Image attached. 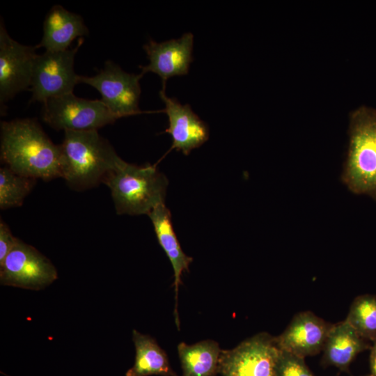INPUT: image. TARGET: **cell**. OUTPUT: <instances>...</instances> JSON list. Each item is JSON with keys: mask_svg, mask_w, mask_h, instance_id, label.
Returning <instances> with one entry per match:
<instances>
[{"mask_svg": "<svg viewBox=\"0 0 376 376\" xmlns=\"http://www.w3.org/2000/svg\"><path fill=\"white\" fill-rule=\"evenodd\" d=\"M1 161L13 172L49 181L61 178L62 152L33 118L1 122Z\"/></svg>", "mask_w": 376, "mask_h": 376, "instance_id": "1", "label": "cell"}, {"mask_svg": "<svg viewBox=\"0 0 376 376\" xmlns=\"http://www.w3.org/2000/svg\"><path fill=\"white\" fill-rule=\"evenodd\" d=\"M142 73H128L111 61L92 77L79 76V82L95 88L100 100L118 118L143 113L139 107L141 95L139 81Z\"/></svg>", "mask_w": 376, "mask_h": 376, "instance_id": "7", "label": "cell"}, {"mask_svg": "<svg viewBox=\"0 0 376 376\" xmlns=\"http://www.w3.org/2000/svg\"><path fill=\"white\" fill-rule=\"evenodd\" d=\"M18 238L13 236L9 226L1 219L0 220V264L15 246Z\"/></svg>", "mask_w": 376, "mask_h": 376, "instance_id": "22", "label": "cell"}, {"mask_svg": "<svg viewBox=\"0 0 376 376\" xmlns=\"http://www.w3.org/2000/svg\"><path fill=\"white\" fill-rule=\"evenodd\" d=\"M88 33V29L81 16L55 5L46 15L43 36L36 47H44L45 51L52 52L65 50L77 38Z\"/></svg>", "mask_w": 376, "mask_h": 376, "instance_id": "16", "label": "cell"}, {"mask_svg": "<svg viewBox=\"0 0 376 376\" xmlns=\"http://www.w3.org/2000/svg\"><path fill=\"white\" fill-rule=\"evenodd\" d=\"M132 340L136 350L135 360L125 376H178L171 368L167 354L154 338L134 329Z\"/></svg>", "mask_w": 376, "mask_h": 376, "instance_id": "17", "label": "cell"}, {"mask_svg": "<svg viewBox=\"0 0 376 376\" xmlns=\"http://www.w3.org/2000/svg\"><path fill=\"white\" fill-rule=\"evenodd\" d=\"M345 320L368 341H376V296L364 295L355 298Z\"/></svg>", "mask_w": 376, "mask_h": 376, "instance_id": "20", "label": "cell"}, {"mask_svg": "<svg viewBox=\"0 0 376 376\" xmlns=\"http://www.w3.org/2000/svg\"><path fill=\"white\" fill-rule=\"evenodd\" d=\"M370 350L369 364L370 375L372 376H376V341L373 343Z\"/></svg>", "mask_w": 376, "mask_h": 376, "instance_id": "23", "label": "cell"}, {"mask_svg": "<svg viewBox=\"0 0 376 376\" xmlns=\"http://www.w3.org/2000/svg\"><path fill=\"white\" fill-rule=\"evenodd\" d=\"M36 179L13 172L7 166L0 169V209L6 210L21 206L31 193Z\"/></svg>", "mask_w": 376, "mask_h": 376, "instance_id": "19", "label": "cell"}, {"mask_svg": "<svg viewBox=\"0 0 376 376\" xmlns=\"http://www.w3.org/2000/svg\"><path fill=\"white\" fill-rule=\"evenodd\" d=\"M148 216L151 220L159 244L169 259L174 272L175 306V318L178 329L180 321L178 314V295L179 285L182 283V276L185 272H189L193 258L186 255L182 251L177 235L174 231L171 213L165 204L155 207Z\"/></svg>", "mask_w": 376, "mask_h": 376, "instance_id": "14", "label": "cell"}, {"mask_svg": "<svg viewBox=\"0 0 376 376\" xmlns=\"http://www.w3.org/2000/svg\"><path fill=\"white\" fill-rule=\"evenodd\" d=\"M370 347L369 342L345 320L332 324L322 350V363L349 372L356 357Z\"/></svg>", "mask_w": 376, "mask_h": 376, "instance_id": "15", "label": "cell"}, {"mask_svg": "<svg viewBox=\"0 0 376 376\" xmlns=\"http://www.w3.org/2000/svg\"><path fill=\"white\" fill-rule=\"evenodd\" d=\"M60 146L61 178L77 191L104 184L124 161L97 130L64 131Z\"/></svg>", "mask_w": 376, "mask_h": 376, "instance_id": "2", "label": "cell"}, {"mask_svg": "<svg viewBox=\"0 0 376 376\" xmlns=\"http://www.w3.org/2000/svg\"><path fill=\"white\" fill-rule=\"evenodd\" d=\"M182 376H216L219 373L221 350L212 340L192 345L184 342L178 345Z\"/></svg>", "mask_w": 376, "mask_h": 376, "instance_id": "18", "label": "cell"}, {"mask_svg": "<svg viewBox=\"0 0 376 376\" xmlns=\"http://www.w3.org/2000/svg\"><path fill=\"white\" fill-rule=\"evenodd\" d=\"M41 118L56 130H97L118 118L100 100H87L69 93L42 102Z\"/></svg>", "mask_w": 376, "mask_h": 376, "instance_id": "5", "label": "cell"}, {"mask_svg": "<svg viewBox=\"0 0 376 376\" xmlns=\"http://www.w3.org/2000/svg\"><path fill=\"white\" fill-rule=\"evenodd\" d=\"M365 376H372V375L370 374V375H365Z\"/></svg>", "mask_w": 376, "mask_h": 376, "instance_id": "24", "label": "cell"}, {"mask_svg": "<svg viewBox=\"0 0 376 376\" xmlns=\"http://www.w3.org/2000/svg\"><path fill=\"white\" fill-rule=\"evenodd\" d=\"M332 324L311 311L295 315L283 332L275 337L282 351L305 358L319 354Z\"/></svg>", "mask_w": 376, "mask_h": 376, "instance_id": "13", "label": "cell"}, {"mask_svg": "<svg viewBox=\"0 0 376 376\" xmlns=\"http://www.w3.org/2000/svg\"><path fill=\"white\" fill-rule=\"evenodd\" d=\"M111 191L118 214H148L165 204L167 178L156 165H136L125 161L104 182Z\"/></svg>", "mask_w": 376, "mask_h": 376, "instance_id": "4", "label": "cell"}, {"mask_svg": "<svg viewBox=\"0 0 376 376\" xmlns=\"http://www.w3.org/2000/svg\"><path fill=\"white\" fill-rule=\"evenodd\" d=\"M279 352L275 337L259 333L231 350H221L219 373L221 376H276Z\"/></svg>", "mask_w": 376, "mask_h": 376, "instance_id": "8", "label": "cell"}, {"mask_svg": "<svg viewBox=\"0 0 376 376\" xmlns=\"http://www.w3.org/2000/svg\"><path fill=\"white\" fill-rule=\"evenodd\" d=\"M348 135L341 181L350 192L376 202V109L361 106L352 111Z\"/></svg>", "mask_w": 376, "mask_h": 376, "instance_id": "3", "label": "cell"}, {"mask_svg": "<svg viewBox=\"0 0 376 376\" xmlns=\"http://www.w3.org/2000/svg\"><path fill=\"white\" fill-rule=\"evenodd\" d=\"M276 376H315L304 358L280 350L275 366Z\"/></svg>", "mask_w": 376, "mask_h": 376, "instance_id": "21", "label": "cell"}, {"mask_svg": "<svg viewBox=\"0 0 376 376\" xmlns=\"http://www.w3.org/2000/svg\"><path fill=\"white\" fill-rule=\"evenodd\" d=\"M194 35L185 33L178 39L157 42L152 39L143 47L149 63L139 65L143 75L152 72L159 75L165 90L167 80L174 76L188 74L193 61Z\"/></svg>", "mask_w": 376, "mask_h": 376, "instance_id": "11", "label": "cell"}, {"mask_svg": "<svg viewBox=\"0 0 376 376\" xmlns=\"http://www.w3.org/2000/svg\"><path fill=\"white\" fill-rule=\"evenodd\" d=\"M36 47L24 45L13 40L1 20L0 24V104L1 114L5 103L17 93L30 89L33 69L38 54Z\"/></svg>", "mask_w": 376, "mask_h": 376, "instance_id": "10", "label": "cell"}, {"mask_svg": "<svg viewBox=\"0 0 376 376\" xmlns=\"http://www.w3.org/2000/svg\"><path fill=\"white\" fill-rule=\"evenodd\" d=\"M159 95L165 106L162 111L166 113L169 120V126L164 132L172 137L169 151L175 149L189 155L192 150L208 140V125L193 111L189 104H182L176 98L168 97L164 89Z\"/></svg>", "mask_w": 376, "mask_h": 376, "instance_id": "12", "label": "cell"}, {"mask_svg": "<svg viewBox=\"0 0 376 376\" xmlns=\"http://www.w3.org/2000/svg\"><path fill=\"white\" fill-rule=\"evenodd\" d=\"M83 42L84 38H79L75 47L38 54L30 88L31 102L42 103L54 97L73 93L80 76L74 70L75 57Z\"/></svg>", "mask_w": 376, "mask_h": 376, "instance_id": "6", "label": "cell"}, {"mask_svg": "<svg viewBox=\"0 0 376 376\" xmlns=\"http://www.w3.org/2000/svg\"><path fill=\"white\" fill-rule=\"evenodd\" d=\"M57 278V271L51 261L19 238L0 264V283L3 285L38 290Z\"/></svg>", "mask_w": 376, "mask_h": 376, "instance_id": "9", "label": "cell"}]
</instances>
